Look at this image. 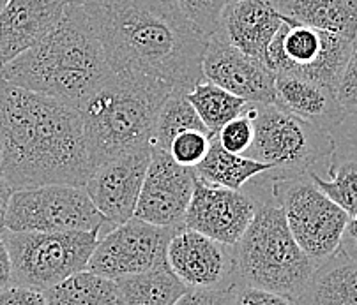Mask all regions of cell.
<instances>
[{"instance_id": "obj_24", "label": "cell", "mask_w": 357, "mask_h": 305, "mask_svg": "<svg viewBox=\"0 0 357 305\" xmlns=\"http://www.w3.org/2000/svg\"><path fill=\"white\" fill-rule=\"evenodd\" d=\"M186 95L188 101L193 104L195 111L200 117L202 124L206 125L207 131L213 132L214 136L228 122L246 114L251 106V102L230 94L207 79L198 81Z\"/></svg>"}, {"instance_id": "obj_26", "label": "cell", "mask_w": 357, "mask_h": 305, "mask_svg": "<svg viewBox=\"0 0 357 305\" xmlns=\"http://www.w3.org/2000/svg\"><path fill=\"white\" fill-rule=\"evenodd\" d=\"M186 129L207 127L202 124L193 104L188 101L186 92L174 91L165 99L160 114H158L156 125H154V132H152L151 138V148L168 152L172 140H174L178 132L186 131Z\"/></svg>"}, {"instance_id": "obj_17", "label": "cell", "mask_w": 357, "mask_h": 305, "mask_svg": "<svg viewBox=\"0 0 357 305\" xmlns=\"http://www.w3.org/2000/svg\"><path fill=\"white\" fill-rule=\"evenodd\" d=\"M61 0H9L0 11V62L9 64L34 48L62 19Z\"/></svg>"}, {"instance_id": "obj_36", "label": "cell", "mask_w": 357, "mask_h": 305, "mask_svg": "<svg viewBox=\"0 0 357 305\" xmlns=\"http://www.w3.org/2000/svg\"><path fill=\"white\" fill-rule=\"evenodd\" d=\"M340 251L350 256L352 260L357 261V224L352 223L349 219L345 231H343L342 242H340Z\"/></svg>"}, {"instance_id": "obj_15", "label": "cell", "mask_w": 357, "mask_h": 305, "mask_svg": "<svg viewBox=\"0 0 357 305\" xmlns=\"http://www.w3.org/2000/svg\"><path fill=\"white\" fill-rule=\"evenodd\" d=\"M202 75L204 79L251 104L276 102V72L237 49L221 26L207 41Z\"/></svg>"}, {"instance_id": "obj_22", "label": "cell", "mask_w": 357, "mask_h": 305, "mask_svg": "<svg viewBox=\"0 0 357 305\" xmlns=\"http://www.w3.org/2000/svg\"><path fill=\"white\" fill-rule=\"evenodd\" d=\"M115 305H174L190 290L170 270L168 263L140 274L126 275L115 281Z\"/></svg>"}, {"instance_id": "obj_5", "label": "cell", "mask_w": 357, "mask_h": 305, "mask_svg": "<svg viewBox=\"0 0 357 305\" xmlns=\"http://www.w3.org/2000/svg\"><path fill=\"white\" fill-rule=\"evenodd\" d=\"M236 249L237 277L243 284L296 300L317 263L294 238L285 212L276 201L257 198V212Z\"/></svg>"}, {"instance_id": "obj_31", "label": "cell", "mask_w": 357, "mask_h": 305, "mask_svg": "<svg viewBox=\"0 0 357 305\" xmlns=\"http://www.w3.org/2000/svg\"><path fill=\"white\" fill-rule=\"evenodd\" d=\"M336 95L347 115H357V38L352 41L350 57L343 69Z\"/></svg>"}, {"instance_id": "obj_37", "label": "cell", "mask_w": 357, "mask_h": 305, "mask_svg": "<svg viewBox=\"0 0 357 305\" xmlns=\"http://www.w3.org/2000/svg\"><path fill=\"white\" fill-rule=\"evenodd\" d=\"M13 192H15V189H13L11 184L8 182L4 171L0 170V233H2L6 228V214H8L9 200H11Z\"/></svg>"}, {"instance_id": "obj_32", "label": "cell", "mask_w": 357, "mask_h": 305, "mask_svg": "<svg viewBox=\"0 0 357 305\" xmlns=\"http://www.w3.org/2000/svg\"><path fill=\"white\" fill-rule=\"evenodd\" d=\"M230 305H299L292 298L285 295L274 293V291L260 290V288L248 286L239 283L234 288Z\"/></svg>"}, {"instance_id": "obj_14", "label": "cell", "mask_w": 357, "mask_h": 305, "mask_svg": "<svg viewBox=\"0 0 357 305\" xmlns=\"http://www.w3.org/2000/svg\"><path fill=\"white\" fill-rule=\"evenodd\" d=\"M151 145L99 164L84 189L110 228L135 217L147 168L151 164Z\"/></svg>"}, {"instance_id": "obj_28", "label": "cell", "mask_w": 357, "mask_h": 305, "mask_svg": "<svg viewBox=\"0 0 357 305\" xmlns=\"http://www.w3.org/2000/svg\"><path fill=\"white\" fill-rule=\"evenodd\" d=\"M213 140L214 134L207 129H186L172 140L168 152L177 164L195 170L209 154Z\"/></svg>"}, {"instance_id": "obj_35", "label": "cell", "mask_w": 357, "mask_h": 305, "mask_svg": "<svg viewBox=\"0 0 357 305\" xmlns=\"http://www.w3.org/2000/svg\"><path fill=\"white\" fill-rule=\"evenodd\" d=\"M13 281V267H11V256H9L8 245H6L4 238L0 235V290H4L11 284Z\"/></svg>"}, {"instance_id": "obj_4", "label": "cell", "mask_w": 357, "mask_h": 305, "mask_svg": "<svg viewBox=\"0 0 357 305\" xmlns=\"http://www.w3.org/2000/svg\"><path fill=\"white\" fill-rule=\"evenodd\" d=\"M174 92L167 83L114 72L80 106L92 171L103 162L151 145L158 114Z\"/></svg>"}, {"instance_id": "obj_42", "label": "cell", "mask_w": 357, "mask_h": 305, "mask_svg": "<svg viewBox=\"0 0 357 305\" xmlns=\"http://www.w3.org/2000/svg\"><path fill=\"white\" fill-rule=\"evenodd\" d=\"M232 2H241V0H232Z\"/></svg>"}, {"instance_id": "obj_3", "label": "cell", "mask_w": 357, "mask_h": 305, "mask_svg": "<svg viewBox=\"0 0 357 305\" xmlns=\"http://www.w3.org/2000/svg\"><path fill=\"white\" fill-rule=\"evenodd\" d=\"M114 75L82 6H66L59 25L2 69L6 81L78 106Z\"/></svg>"}, {"instance_id": "obj_34", "label": "cell", "mask_w": 357, "mask_h": 305, "mask_svg": "<svg viewBox=\"0 0 357 305\" xmlns=\"http://www.w3.org/2000/svg\"><path fill=\"white\" fill-rule=\"evenodd\" d=\"M0 305H48V302L45 291L9 284L8 288L0 290Z\"/></svg>"}, {"instance_id": "obj_29", "label": "cell", "mask_w": 357, "mask_h": 305, "mask_svg": "<svg viewBox=\"0 0 357 305\" xmlns=\"http://www.w3.org/2000/svg\"><path fill=\"white\" fill-rule=\"evenodd\" d=\"M232 0H175L186 18L207 38L220 31L225 9Z\"/></svg>"}, {"instance_id": "obj_23", "label": "cell", "mask_w": 357, "mask_h": 305, "mask_svg": "<svg viewBox=\"0 0 357 305\" xmlns=\"http://www.w3.org/2000/svg\"><path fill=\"white\" fill-rule=\"evenodd\" d=\"M271 170L273 168L266 162L255 161L248 155L230 154L221 147L214 136L209 154L195 168V173H197L198 180L206 182V184L243 191L248 182L264 173H269Z\"/></svg>"}, {"instance_id": "obj_7", "label": "cell", "mask_w": 357, "mask_h": 305, "mask_svg": "<svg viewBox=\"0 0 357 305\" xmlns=\"http://www.w3.org/2000/svg\"><path fill=\"white\" fill-rule=\"evenodd\" d=\"M103 230L92 231H2L11 256V284L46 291L71 275L87 270Z\"/></svg>"}, {"instance_id": "obj_18", "label": "cell", "mask_w": 357, "mask_h": 305, "mask_svg": "<svg viewBox=\"0 0 357 305\" xmlns=\"http://www.w3.org/2000/svg\"><path fill=\"white\" fill-rule=\"evenodd\" d=\"M285 22L269 0L230 2L221 18V29L237 49L267 68L271 42Z\"/></svg>"}, {"instance_id": "obj_6", "label": "cell", "mask_w": 357, "mask_h": 305, "mask_svg": "<svg viewBox=\"0 0 357 305\" xmlns=\"http://www.w3.org/2000/svg\"><path fill=\"white\" fill-rule=\"evenodd\" d=\"M255 140L248 157L266 162L273 170L267 180L329 175L336 143L329 131L315 127L276 104H251Z\"/></svg>"}, {"instance_id": "obj_38", "label": "cell", "mask_w": 357, "mask_h": 305, "mask_svg": "<svg viewBox=\"0 0 357 305\" xmlns=\"http://www.w3.org/2000/svg\"><path fill=\"white\" fill-rule=\"evenodd\" d=\"M61 2H64L66 6H71V4H75V6H82L85 2V0H61Z\"/></svg>"}, {"instance_id": "obj_39", "label": "cell", "mask_w": 357, "mask_h": 305, "mask_svg": "<svg viewBox=\"0 0 357 305\" xmlns=\"http://www.w3.org/2000/svg\"><path fill=\"white\" fill-rule=\"evenodd\" d=\"M2 152H4V147H2V134H0V164H2Z\"/></svg>"}, {"instance_id": "obj_33", "label": "cell", "mask_w": 357, "mask_h": 305, "mask_svg": "<svg viewBox=\"0 0 357 305\" xmlns=\"http://www.w3.org/2000/svg\"><path fill=\"white\" fill-rule=\"evenodd\" d=\"M236 286L223 290H188L174 305H230Z\"/></svg>"}, {"instance_id": "obj_41", "label": "cell", "mask_w": 357, "mask_h": 305, "mask_svg": "<svg viewBox=\"0 0 357 305\" xmlns=\"http://www.w3.org/2000/svg\"><path fill=\"white\" fill-rule=\"evenodd\" d=\"M2 69H4V64L0 62V78H2Z\"/></svg>"}, {"instance_id": "obj_10", "label": "cell", "mask_w": 357, "mask_h": 305, "mask_svg": "<svg viewBox=\"0 0 357 305\" xmlns=\"http://www.w3.org/2000/svg\"><path fill=\"white\" fill-rule=\"evenodd\" d=\"M108 226L84 187L39 185L13 192L6 214V230L57 233L92 231Z\"/></svg>"}, {"instance_id": "obj_25", "label": "cell", "mask_w": 357, "mask_h": 305, "mask_svg": "<svg viewBox=\"0 0 357 305\" xmlns=\"http://www.w3.org/2000/svg\"><path fill=\"white\" fill-rule=\"evenodd\" d=\"M48 305H115L117 284L103 275L82 270L45 291Z\"/></svg>"}, {"instance_id": "obj_8", "label": "cell", "mask_w": 357, "mask_h": 305, "mask_svg": "<svg viewBox=\"0 0 357 305\" xmlns=\"http://www.w3.org/2000/svg\"><path fill=\"white\" fill-rule=\"evenodd\" d=\"M267 182H271V194L285 212L287 224L304 253L317 265L335 254L350 215L326 196L310 177Z\"/></svg>"}, {"instance_id": "obj_9", "label": "cell", "mask_w": 357, "mask_h": 305, "mask_svg": "<svg viewBox=\"0 0 357 305\" xmlns=\"http://www.w3.org/2000/svg\"><path fill=\"white\" fill-rule=\"evenodd\" d=\"M352 41L285 16L271 42L267 68L276 75L310 79L338 91Z\"/></svg>"}, {"instance_id": "obj_27", "label": "cell", "mask_w": 357, "mask_h": 305, "mask_svg": "<svg viewBox=\"0 0 357 305\" xmlns=\"http://www.w3.org/2000/svg\"><path fill=\"white\" fill-rule=\"evenodd\" d=\"M310 178L320 191L349 215L357 212V159H347L331 166L329 178L312 173Z\"/></svg>"}, {"instance_id": "obj_16", "label": "cell", "mask_w": 357, "mask_h": 305, "mask_svg": "<svg viewBox=\"0 0 357 305\" xmlns=\"http://www.w3.org/2000/svg\"><path fill=\"white\" fill-rule=\"evenodd\" d=\"M257 212L250 192L218 187L197 178L184 226L227 245H237Z\"/></svg>"}, {"instance_id": "obj_1", "label": "cell", "mask_w": 357, "mask_h": 305, "mask_svg": "<svg viewBox=\"0 0 357 305\" xmlns=\"http://www.w3.org/2000/svg\"><path fill=\"white\" fill-rule=\"evenodd\" d=\"M82 8L114 72L147 76L186 94L204 79L209 38L175 0H85Z\"/></svg>"}, {"instance_id": "obj_21", "label": "cell", "mask_w": 357, "mask_h": 305, "mask_svg": "<svg viewBox=\"0 0 357 305\" xmlns=\"http://www.w3.org/2000/svg\"><path fill=\"white\" fill-rule=\"evenodd\" d=\"M289 18L313 29L342 36L354 41L357 38V0H269Z\"/></svg>"}, {"instance_id": "obj_30", "label": "cell", "mask_w": 357, "mask_h": 305, "mask_svg": "<svg viewBox=\"0 0 357 305\" xmlns=\"http://www.w3.org/2000/svg\"><path fill=\"white\" fill-rule=\"evenodd\" d=\"M216 140L230 154L246 155V152L250 150L255 140V125L250 109L241 117L228 122L225 127H221V131L216 134Z\"/></svg>"}, {"instance_id": "obj_12", "label": "cell", "mask_w": 357, "mask_h": 305, "mask_svg": "<svg viewBox=\"0 0 357 305\" xmlns=\"http://www.w3.org/2000/svg\"><path fill=\"white\" fill-rule=\"evenodd\" d=\"M170 270L190 290H223L239 284L234 245L221 244L183 226L167 249Z\"/></svg>"}, {"instance_id": "obj_19", "label": "cell", "mask_w": 357, "mask_h": 305, "mask_svg": "<svg viewBox=\"0 0 357 305\" xmlns=\"http://www.w3.org/2000/svg\"><path fill=\"white\" fill-rule=\"evenodd\" d=\"M276 106L304 122L333 131L349 117L335 91L296 76L276 75Z\"/></svg>"}, {"instance_id": "obj_40", "label": "cell", "mask_w": 357, "mask_h": 305, "mask_svg": "<svg viewBox=\"0 0 357 305\" xmlns=\"http://www.w3.org/2000/svg\"><path fill=\"white\" fill-rule=\"evenodd\" d=\"M8 2H9V0H0V11L6 8V4H8Z\"/></svg>"}, {"instance_id": "obj_11", "label": "cell", "mask_w": 357, "mask_h": 305, "mask_svg": "<svg viewBox=\"0 0 357 305\" xmlns=\"http://www.w3.org/2000/svg\"><path fill=\"white\" fill-rule=\"evenodd\" d=\"M178 228H165L133 217L101 233L87 270L117 281L167 265V249Z\"/></svg>"}, {"instance_id": "obj_2", "label": "cell", "mask_w": 357, "mask_h": 305, "mask_svg": "<svg viewBox=\"0 0 357 305\" xmlns=\"http://www.w3.org/2000/svg\"><path fill=\"white\" fill-rule=\"evenodd\" d=\"M0 170L15 191L87 184L92 164L76 106L0 78Z\"/></svg>"}, {"instance_id": "obj_20", "label": "cell", "mask_w": 357, "mask_h": 305, "mask_svg": "<svg viewBox=\"0 0 357 305\" xmlns=\"http://www.w3.org/2000/svg\"><path fill=\"white\" fill-rule=\"evenodd\" d=\"M296 302L299 305H357V261L338 249L317 265Z\"/></svg>"}, {"instance_id": "obj_13", "label": "cell", "mask_w": 357, "mask_h": 305, "mask_svg": "<svg viewBox=\"0 0 357 305\" xmlns=\"http://www.w3.org/2000/svg\"><path fill=\"white\" fill-rule=\"evenodd\" d=\"M195 184L193 168L177 164L170 152L152 148L135 217L156 226L183 228Z\"/></svg>"}]
</instances>
